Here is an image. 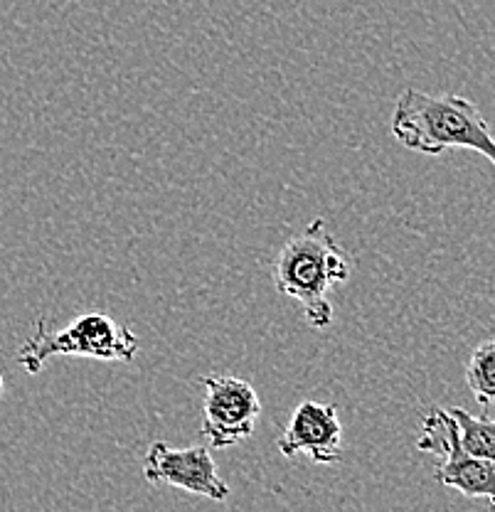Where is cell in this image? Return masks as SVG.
<instances>
[{
    "instance_id": "cell-1",
    "label": "cell",
    "mask_w": 495,
    "mask_h": 512,
    "mask_svg": "<svg viewBox=\"0 0 495 512\" xmlns=\"http://www.w3.org/2000/svg\"><path fill=\"white\" fill-rule=\"evenodd\" d=\"M350 271L353 264L348 252L328 232V224L321 217L291 237L271 264L276 291L296 301L306 323L318 330H326L333 323L330 291L345 284Z\"/></svg>"
},
{
    "instance_id": "cell-2",
    "label": "cell",
    "mask_w": 495,
    "mask_h": 512,
    "mask_svg": "<svg viewBox=\"0 0 495 512\" xmlns=\"http://www.w3.org/2000/svg\"><path fill=\"white\" fill-rule=\"evenodd\" d=\"M392 136L422 156H441L451 148H468L495 163V138L473 101L456 94L434 96L404 89L392 111Z\"/></svg>"
},
{
    "instance_id": "cell-3",
    "label": "cell",
    "mask_w": 495,
    "mask_h": 512,
    "mask_svg": "<svg viewBox=\"0 0 495 512\" xmlns=\"http://www.w3.org/2000/svg\"><path fill=\"white\" fill-rule=\"evenodd\" d=\"M141 350V340L131 328L116 323L106 313H84L62 330H50L40 318L33 335L20 345V365L37 375L52 357H92L104 362H131Z\"/></svg>"
},
{
    "instance_id": "cell-4",
    "label": "cell",
    "mask_w": 495,
    "mask_h": 512,
    "mask_svg": "<svg viewBox=\"0 0 495 512\" xmlns=\"http://www.w3.org/2000/svg\"><path fill=\"white\" fill-rule=\"evenodd\" d=\"M417 448L439 458L434 478L441 485L459 490L466 498H495V461L463 451L456 421L446 409H431L427 414Z\"/></svg>"
},
{
    "instance_id": "cell-5",
    "label": "cell",
    "mask_w": 495,
    "mask_h": 512,
    "mask_svg": "<svg viewBox=\"0 0 495 512\" xmlns=\"http://www.w3.org/2000/svg\"><path fill=\"white\" fill-rule=\"evenodd\" d=\"M205 402H202V434L212 448L237 446L254 434L262 399L247 380L232 375L202 377Z\"/></svg>"
},
{
    "instance_id": "cell-6",
    "label": "cell",
    "mask_w": 495,
    "mask_h": 512,
    "mask_svg": "<svg viewBox=\"0 0 495 512\" xmlns=\"http://www.w3.org/2000/svg\"><path fill=\"white\" fill-rule=\"evenodd\" d=\"M143 476L148 483L173 485L215 503L230 498V485L217 471L210 448L200 444L173 448L165 441H156L143 456Z\"/></svg>"
},
{
    "instance_id": "cell-7",
    "label": "cell",
    "mask_w": 495,
    "mask_h": 512,
    "mask_svg": "<svg viewBox=\"0 0 495 512\" xmlns=\"http://www.w3.org/2000/svg\"><path fill=\"white\" fill-rule=\"evenodd\" d=\"M284 458L308 456L313 463H335L343 456V424L333 404L306 399L294 409L279 439Z\"/></svg>"
},
{
    "instance_id": "cell-8",
    "label": "cell",
    "mask_w": 495,
    "mask_h": 512,
    "mask_svg": "<svg viewBox=\"0 0 495 512\" xmlns=\"http://www.w3.org/2000/svg\"><path fill=\"white\" fill-rule=\"evenodd\" d=\"M446 412L456 421V434L459 444L466 453L476 458H488L495 461V426L486 416H473L463 407H449Z\"/></svg>"
},
{
    "instance_id": "cell-9",
    "label": "cell",
    "mask_w": 495,
    "mask_h": 512,
    "mask_svg": "<svg viewBox=\"0 0 495 512\" xmlns=\"http://www.w3.org/2000/svg\"><path fill=\"white\" fill-rule=\"evenodd\" d=\"M466 384L481 404H491L495 397V343L486 340L473 350L466 367Z\"/></svg>"
},
{
    "instance_id": "cell-10",
    "label": "cell",
    "mask_w": 495,
    "mask_h": 512,
    "mask_svg": "<svg viewBox=\"0 0 495 512\" xmlns=\"http://www.w3.org/2000/svg\"><path fill=\"white\" fill-rule=\"evenodd\" d=\"M0 397H3V377H0Z\"/></svg>"
}]
</instances>
